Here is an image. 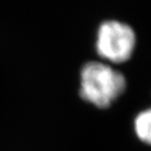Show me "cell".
<instances>
[{
  "mask_svg": "<svg viewBox=\"0 0 151 151\" xmlns=\"http://www.w3.org/2000/svg\"><path fill=\"white\" fill-rule=\"evenodd\" d=\"M137 35L134 29L117 20L105 21L96 34L95 48L105 63L122 64L129 61L134 52Z\"/></svg>",
  "mask_w": 151,
  "mask_h": 151,
  "instance_id": "7a4b0ae2",
  "label": "cell"
},
{
  "mask_svg": "<svg viewBox=\"0 0 151 151\" xmlns=\"http://www.w3.org/2000/svg\"><path fill=\"white\" fill-rule=\"evenodd\" d=\"M80 78L81 97L100 109L110 107L127 87L125 76L103 61L84 64Z\"/></svg>",
  "mask_w": 151,
  "mask_h": 151,
  "instance_id": "6da1fadb",
  "label": "cell"
},
{
  "mask_svg": "<svg viewBox=\"0 0 151 151\" xmlns=\"http://www.w3.org/2000/svg\"><path fill=\"white\" fill-rule=\"evenodd\" d=\"M134 132L142 142L151 145V108L141 111L135 117Z\"/></svg>",
  "mask_w": 151,
  "mask_h": 151,
  "instance_id": "3957f363",
  "label": "cell"
}]
</instances>
